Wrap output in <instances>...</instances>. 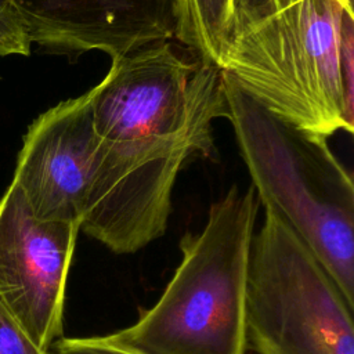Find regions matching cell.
I'll use <instances>...</instances> for the list:
<instances>
[{"label": "cell", "instance_id": "obj_2", "mask_svg": "<svg viewBox=\"0 0 354 354\" xmlns=\"http://www.w3.org/2000/svg\"><path fill=\"white\" fill-rule=\"evenodd\" d=\"M259 199L232 185L199 232L180 239L181 261L156 303L104 335L137 354H246V292Z\"/></svg>", "mask_w": 354, "mask_h": 354}, {"label": "cell", "instance_id": "obj_3", "mask_svg": "<svg viewBox=\"0 0 354 354\" xmlns=\"http://www.w3.org/2000/svg\"><path fill=\"white\" fill-rule=\"evenodd\" d=\"M221 71V69H220ZM239 153L259 202L274 212L354 306V183L328 137L301 130L249 97L221 71Z\"/></svg>", "mask_w": 354, "mask_h": 354}, {"label": "cell", "instance_id": "obj_7", "mask_svg": "<svg viewBox=\"0 0 354 354\" xmlns=\"http://www.w3.org/2000/svg\"><path fill=\"white\" fill-rule=\"evenodd\" d=\"M32 44L75 61L178 39L181 0H14Z\"/></svg>", "mask_w": 354, "mask_h": 354}, {"label": "cell", "instance_id": "obj_6", "mask_svg": "<svg viewBox=\"0 0 354 354\" xmlns=\"http://www.w3.org/2000/svg\"><path fill=\"white\" fill-rule=\"evenodd\" d=\"M79 224L33 216L11 183L0 199V304L41 351L64 332V307Z\"/></svg>", "mask_w": 354, "mask_h": 354}, {"label": "cell", "instance_id": "obj_5", "mask_svg": "<svg viewBox=\"0 0 354 354\" xmlns=\"http://www.w3.org/2000/svg\"><path fill=\"white\" fill-rule=\"evenodd\" d=\"M195 153L216 155L212 127L140 140L97 136L80 231L116 254L136 253L160 238L177 176Z\"/></svg>", "mask_w": 354, "mask_h": 354}, {"label": "cell", "instance_id": "obj_9", "mask_svg": "<svg viewBox=\"0 0 354 354\" xmlns=\"http://www.w3.org/2000/svg\"><path fill=\"white\" fill-rule=\"evenodd\" d=\"M231 0H181L180 41L220 69L230 33Z\"/></svg>", "mask_w": 354, "mask_h": 354}, {"label": "cell", "instance_id": "obj_11", "mask_svg": "<svg viewBox=\"0 0 354 354\" xmlns=\"http://www.w3.org/2000/svg\"><path fill=\"white\" fill-rule=\"evenodd\" d=\"M44 354H137L112 344L104 336L59 337Z\"/></svg>", "mask_w": 354, "mask_h": 354}, {"label": "cell", "instance_id": "obj_1", "mask_svg": "<svg viewBox=\"0 0 354 354\" xmlns=\"http://www.w3.org/2000/svg\"><path fill=\"white\" fill-rule=\"evenodd\" d=\"M220 69L285 122L330 137L354 127L351 0H286L232 35Z\"/></svg>", "mask_w": 354, "mask_h": 354}, {"label": "cell", "instance_id": "obj_10", "mask_svg": "<svg viewBox=\"0 0 354 354\" xmlns=\"http://www.w3.org/2000/svg\"><path fill=\"white\" fill-rule=\"evenodd\" d=\"M32 43L14 0H0V57L29 55Z\"/></svg>", "mask_w": 354, "mask_h": 354}, {"label": "cell", "instance_id": "obj_13", "mask_svg": "<svg viewBox=\"0 0 354 354\" xmlns=\"http://www.w3.org/2000/svg\"><path fill=\"white\" fill-rule=\"evenodd\" d=\"M0 354H44L0 304Z\"/></svg>", "mask_w": 354, "mask_h": 354}, {"label": "cell", "instance_id": "obj_12", "mask_svg": "<svg viewBox=\"0 0 354 354\" xmlns=\"http://www.w3.org/2000/svg\"><path fill=\"white\" fill-rule=\"evenodd\" d=\"M283 1L286 0H231V19H230L228 40L236 32L245 29L250 24L270 14Z\"/></svg>", "mask_w": 354, "mask_h": 354}, {"label": "cell", "instance_id": "obj_4", "mask_svg": "<svg viewBox=\"0 0 354 354\" xmlns=\"http://www.w3.org/2000/svg\"><path fill=\"white\" fill-rule=\"evenodd\" d=\"M351 306L271 210L254 232L246 292V342L257 354H354Z\"/></svg>", "mask_w": 354, "mask_h": 354}, {"label": "cell", "instance_id": "obj_8", "mask_svg": "<svg viewBox=\"0 0 354 354\" xmlns=\"http://www.w3.org/2000/svg\"><path fill=\"white\" fill-rule=\"evenodd\" d=\"M95 138L88 91L58 102L30 123L11 183L35 217L80 227Z\"/></svg>", "mask_w": 354, "mask_h": 354}]
</instances>
